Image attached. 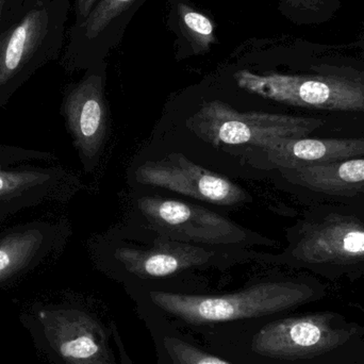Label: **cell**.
Wrapping results in <instances>:
<instances>
[{"label": "cell", "instance_id": "obj_1", "mask_svg": "<svg viewBox=\"0 0 364 364\" xmlns=\"http://www.w3.org/2000/svg\"><path fill=\"white\" fill-rule=\"evenodd\" d=\"M197 136L215 146H245L256 153L305 136L359 138L327 117L287 113L240 112L220 100L205 102L188 121Z\"/></svg>", "mask_w": 364, "mask_h": 364}, {"label": "cell", "instance_id": "obj_2", "mask_svg": "<svg viewBox=\"0 0 364 364\" xmlns=\"http://www.w3.org/2000/svg\"><path fill=\"white\" fill-rule=\"evenodd\" d=\"M272 258L321 272L364 271V212L346 205H308L288 230V246Z\"/></svg>", "mask_w": 364, "mask_h": 364}, {"label": "cell", "instance_id": "obj_3", "mask_svg": "<svg viewBox=\"0 0 364 364\" xmlns=\"http://www.w3.org/2000/svg\"><path fill=\"white\" fill-rule=\"evenodd\" d=\"M72 0H49L0 33V107L49 62L59 59Z\"/></svg>", "mask_w": 364, "mask_h": 364}, {"label": "cell", "instance_id": "obj_4", "mask_svg": "<svg viewBox=\"0 0 364 364\" xmlns=\"http://www.w3.org/2000/svg\"><path fill=\"white\" fill-rule=\"evenodd\" d=\"M292 282H263L224 295H188L151 291L149 299L164 311L190 324H210L258 318L284 309L303 297Z\"/></svg>", "mask_w": 364, "mask_h": 364}, {"label": "cell", "instance_id": "obj_5", "mask_svg": "<svg viewBox=\"0 0 364 364\" xmlns=\"http://www.w3.org/2000/svg\"><path fill=\"white\" fill-rule=\"evenodd\" d=\"M138 209L149 229L177 241L226 247L277 244L194 203L154 195L140 197Z\"/></svg>", "mask_w": 364, "mask_h": 364}, {"label": "cell", "instance_id": "obj_6", "mask_svg": "<svg viewBox=\"0 0 364 364\" xmlns=\"http://www.w3.org/2000/svg\"><path fill=\"white\" fill-rule=\"evenodd\" d=\"M151 231L155 237L149 243L121 246L114 250L115 262L136 277H170L188 269L211 267L228 261L235 262L261 255L244 247L196 245Z\"/></svg>", "mask_w": 364, "mask_h": 364}, {"label": "cell", "instance_id": "obj_7", "mask_svg": "<svg viewBox=\"0 0 364 364\" xmlns=\"http://www.w3.org/2000/svg\"><path fill=\"white\" fill-rule=\"evenodd\" d=\"M136 181L164 188L196 200L222 207H235L252 200L247 192L226 177L194 164L182 154H171L139 166Z\"/></svg>", "mask_w": 364, "mask_h": 364}, {"label": "cell", "instance_id": "obj_8", "mask_svg": "<svg viewBox=\"0 0 364 364\" xmlns=\"http://www.w3.org/2000/svg\"><path fill=\"white\" fill-rule=\"evenodd\" d=\"M106 63L92 65L79 82L70 85L63 100L66 125L87 171L102 153L108 128L105 97Z\"/></svg>", "mask_w": 364, "mask_h": 364}, {"label": "cell", "instance_id": "obj_9", "mask_svg": "<svg viewBox=\"0 0 364 364\" xmlns=\"http://www.w3.org/2000/svg\"><path fill=\"white\" fill-rule=\"evenodd\" d=\"M146 0H100L80 26L70 27L61 65L68 72L89 68L104 61L114 46L117 32Z\"/></svg>", "mask_w": 364, "mask_h": 364}, {"label": "cell", "instance_id": "obj_10", "mask_svg": "<svg viewBox=\"0 0 364 364\" xmlns=\"http://www.w3.org/2000/svg\"><path fill=\"white\" fill-rule=\"evenodd\" d=\"M280 182L308 205L364 203V157L336 164L275 171Z\"/></svg>", "mask_w": 364, "mask_h": 364}, {"label": "cell", "instance_id": "obj_11", "mask_svg": "<svg viewBox=\"0 0 364 364\" xmlns=\"http://www.w3.org/2000/svg\"><path fill=\"white\" fill-rule=\"evenodd\" d=\"M45 339L68 364H112L104 333L90 316L77 311L40 312Z\"/></svg>", "mask_w": 364, "mask_h": 364}, {"label": "cell", "instance_id": "obj_12", "mask_svg": "<svg viewBox=\"0 0 364 364\" xmlns=\"http://www.w3.org/2000/svg\"><path fill=\"white\" fill-rule=\"evenodd\" d=\"M258 157L272 171L326 166L364 157V138L305 136L259 151Z\"/></svg>", "mask_w": 364, "mask_h": 364}, {"label": "cell", "instance_id": "obj_13", "mask_svg": "<svg viewBox=\"0 0 364 364\" xmlns=\"http://www.w3.org/2000/svg\"><path fill=\"white\" fill-rule=\"evenodd\" d=\"M46 237L40 228H27L0 240V282L29 267L42 255Z\"/></svg>", "mask_w": 364, "mask_h": 364}, {"label": "cell", "instance_id": "obj_14", "mask_svg": "<svg viewBox=\"0 0 364 364\" xmlns=\"http://www.w3.org/2000/svg\"><path fill=\"white\" fill-rule=\"evenodd\" d=\"M282 16L299 27L322 26L333 21L342 9V0H278Z\"/></svg>", "mask_w": 364, "mask_h": 364}, {"label": "cell", "instance_id": "obj_15", "mask_svg": "<svg viewBox=\"0 0 364 364\" xmlns=\"http://www.w3.org/2000/svg\"><path fill=\"white\" fill-rule=\"evenodd\" d=\"M177 16L182 36L190 43L194 55L207 53L218 42L213 23L203 13L181 2L177 6Z\"/></svg>", "mask_w": 364, "mask_h": 364}, {"label": "cell", "instance_id": "obj_16", "mask_svg": "<svg viewBox=\"0 0 364 364\" xmlns=\"http://www.w3.org/2000/svg\"><path fill=\"white\" fill-rule=\"evenodd\" d=\"M50 178V174L42 171H0V203L23 199L26 194L42 191L43 186H46Z\"/></svg>", "mask_w": 364, "mask_h": 364}, {"label": "cell", "instance_id": "obj_17", "mask_svg": "<svg viewBox=\"0 0 364 364\" xmlns=\"http://www.w3.org/2000/svg\"><path fill=\"white\" fill-rule=\"evenodd\" d=\"M164 346L175 364H231L176 338H166Z\"/></svg>", "mask_w": 364, "mask_h": 364}, {"label": "cell", "instance_id": "obj_18", "mask_svg": "<svg viewBox=\"0 0 364 364\" xmlns=\"http://www.w3.org/2000/svg\"><path fill=\"white\" fill-rule=\"evenodd\" d=\"M49 0H2L1 32Z\"/></svg>", "mask_w": 364, "mask_h": 364}, {"label": "cell", "instance_id": "obj_19", "mask_svg": "<svg viewBox=\"0 0 364 364\" xmlns=\"http://www.w3.org/2000/svg\"><path fill=\"white\" fill-rule=\"evenodd\" d=\"M98 1L100 0H75V21L73 26L77 27V26H80L81 23H85V19L89 17L90 13L92 12Z\"/></svg>", "mask_w": 364, "mask_h": 364}, {"label": "cell", "instance_id": "obj_20", "mask_svg": "<svg viewBox=\"0 0 364 364\" xmlns=\"http://www.w3.org/2000/svg\"><path fill=\"white\" fill-rule=\"evenodd\" d=\"M354 43L364 55V23L363 27H361L360 31H359L358 36H357L356 40L354 41Z\"/></svg>", "mask_w": 364, "mask_h": 364}, {"label": "cell", "instance_id": "obj_21", "mask_svg": "<svg viewBox=\"0 0 364 364\" xmlns=\"http://www.w3.org/2000/svg\"><path fill=\"white\" fill-rule=\"evenodd\" d=\"M350 207L356 208V209L360 210V211L364 212V203H359V205H350Z\"/></svg>", "mask_w": 364, "mask_h": 364}, {"label": "cell", "instance_id": "obj_22", "mask_svg": "<svg viewBox=\"0 0 364 364\" xmlns=\"http://www.w3.org/2000/svg\"><path fill=\"white\" fill-rule=\"evenodd\" d=\"M2 0H0V33H1Z\"/></svg>", "mask_w": 364, "mask_h": 364}, {"label": "cell", "instance_id": "obj_23", "mask_svg": "<svg viewBox=\"0 0 364 364\" xmlns=\"http://www.w3.org/2000/svg\"><path fill=\"white\" fill-rule=\"evenodd\" d=\"M361 1H363V4H364V0H361Z\"/></svg>", "mask_w": 364, "mask_h": 364}]
</instances>
